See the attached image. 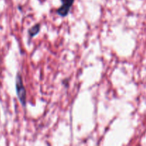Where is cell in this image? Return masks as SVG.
I'll use <instances>...</instances> for the list:
<instances>
[{
    "instance_id": "1",
    "label": "cell",
    "mask_w": 146,
    "mask_h": 146,
    "mask_svg": "<svg viewBox=\"0 0 146 146\" xmlns=\"http://www.w3.org/2000/svg\"><path fill=\"white\" fill-rule=\"evenodd\" d=\"M16 88H17V94L20 102L24 106H26V101H27V93H26L25 87L23 84L22 77L18 73L16 78Z\"/></svg>"
},
{
    "instance_id": "2",
    "label": "cell",
    "mask_w": 146,
    "mask_h": 146,
    "mask_svg": "<svg viewBox=\"0 0 146 146\" xmlns=\"http://www.w3.org/2000/svg\"><path fill=\"white\" fill-rule=\"evenodd\" d=\"M61 2H62V5L58 9L57 13L58 15L64 17L68 15L70 9L71 8L74 4V0H61Z\"/></svg>"
},
{
    "instance_id": "3",
    "label": "cell",
    "mask_w": 146,
    "mask_h": 146,
    "mask_svg": "<svg viewBox=\"0 0 146 146\" xmlns=\"http://www.w3.org/2000/svg\"><path fill=\"white\" fill-rule=\"evenodd\" d=\"M40 30V24H37L36 25H34V27H31L29 30V36L34 37V36L36 35L38 32H39Z\"/></svg>"
}]
</instances>
